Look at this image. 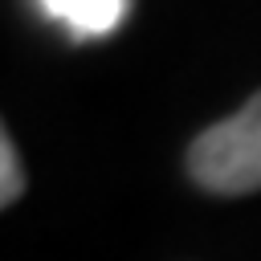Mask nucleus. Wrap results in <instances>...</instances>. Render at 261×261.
I'll list each match as a JSON object with an SVG mask.
<instances>
[{
    "instance_id": "1",
    "label": "nucleus",
    "mask_w": 261,
    "mask_h": 261,
    "mask_svg": "<svg viewBox=\"0 0 261 261\" xmlns=\"http://www.w3.org/2000/svg\"><path fill=\"white\" fill-rule=\"evenodd\" d=\"M188 175L212 196L261 192V90L188 147Z\"/></svg>"
},
{
    "instance_id": "2",
    "label": "nucleus",
    "mask_w": 261,
    "mask_h": 261,
    "mask_svg": "<svg viewBox=\"0 0 261 261\" xmlns=\"http://www.w3.org/2000/svg\"><path fill=\"white\" fill-rule=\"evenodd\" d=\"M53 20H61L77 37H102L122 24L126 0H41Z\"/></svg>"
},
{
    "instance_id": "3",
    "label": "nucleus",
    "mask_w": 261,
    "mask_h": 261,
    "mask_svg": "<svg viewBox=\"0 0 261 261\" xmlns=\"http://www.w3.org/2000/svg\"><path fill=\"white\" fill-rule=\"evenodd\" d=\"M0 163H4L0 204H4V208H12V204L24 196V167H20V155H16V143H12V135H8V130L0 135Z\"/></svg>"
}]
</instances>
